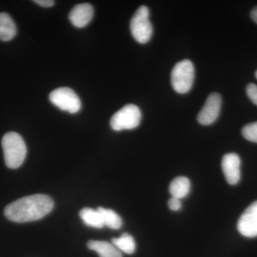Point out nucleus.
I'll return each instance as SVG.
<instances>
[{"label": "nucleus", "mask_w": 257, "mask_h": 257, "mask_svg": "<svg viewBox=\"0 0 257 257\" xmlns=\"http://www.w3.org/2000/svg\"><path fill=\"white\" fill-rule=\"evenodd\" d=\"M52 198L45 194H35L18 199L8 204L5 214L9 220L17 223L30 222L41 219L54 208Z\"/></svg>", "instance_id": "f257e3e1"}, {"label": "nucleus", "mask_w": 257, "mask_h": 257, "mask_svg": "<svg viewBox=\"0 0 257 257\" xmlns=\"http://www.w3.org/2000/svg\"><path fill=\"white\" fill-rule=\"evenodd\" d=\"M5 164L10 169H17L23 165L27 155V147L23 138L16 133H8L2 141Z\"/></svg>", "instance_id": "f03ea898"}, {"label": "nucleus", "mask_w": 257, "mask_h": 257, "mask_svg": "<svg viewBox=\"0 0 257 257\" xmlns=\"http://www.w3.org/2000/svg\"><path fill=\"white\" fill-rule=\"evenodd\" d=\"M194 80V64L184 60L176 64L171 74L172 87L177 93L185 94L192 89Z\"/></svg>", "instance_id": "7ed1b4c3"}, {"label": "nucleus", "mask_w": 257, "mask_h": 257, "mask_svg": "<svg viewBox=\"0 0 257 257\" xmlns=\"http://www.w3.org/2000/svg\"><path fill=\"white\" fill-rule=\"evenodd\" d=\"M130 30L135 40L140 44L150 41L153 28L150 21V10L146 6H141L135 12L131 22Z\"/></svg>", "instance_id": "20e7f679"}, {"label": "nucleus", "mask_w": 257, "mask_h": 257, "mask_svg": "<svg viewBox=\"0 0 257 257\" xmlns=\"http://www.w3.org/2000/svg\"><path fill=\"white\" fill-rule=\"evenodd\" d=\"M141 119L140 108L135 104H126L113 115L110 120L111 127L116 132L134 130L140 125Z\"/></svg>", "instance_id": "39448f33"}, {"label": "nucleus", "mask_w": 257, "mask_h": 257, "mask_svg": "<svg viewBox=\"0 0 257 257\" xmlns=\"http://www.w3.org/2000/svg\"><path fill=\"white\" fill-rule=\"evenodd\" d=\"M50 100L61 110L75 114L81 109L80 99L78 95L68 87L57 88L50 94Z\"/></svg>", "instance_id": "423d86ee"}, {"label": "nucleus", "mask_w": 257, "mask_h": 257, "mask_svg": "<svg viewBox=\"0 0 257 257\" xmlns=\"http://www.w3.org/2000/svg\"><path fill=\"white\" fill-rule=\"evenodd\" d=\"M221 96L218 93H211L197 116V120L201 124L210 125L219 116L221 106Z\"/></svg>", "instance_id": "0eeeda50"}, {"label": "nucleus", "mask_w": 257, "mask_h": 257, "mask_svg": "<svg viewBox=\"0 0 257 257\" xmlns=\"http://www.w3.org/2000/svg\"><path fill=\"white\" fill-rule=\"evenodd\" d=\"M237 229L240 234L246 237L257 236V201L252 203L240 216Z\"/></svg>", "instance_id": "6e6552de"}, {"label": "nucleus", "mask_w": 257, "mask_h": 257, "mask_svg": "<svg viewBox=\"0 0 257 257\" xmlns=\"http://www.w3.org/2000/svg\"><path fill=\"white\" fill-rule=\"evenodd\" d=\"M221 168L226 182L235 185L241 179V160L235 153L225 155L221 161Z\"/></svg>", "instance_id": "1a4fd4ad"}, {"label": "nucleus", "mask_w": 257, "mask_h": 257, "mask_svg": "<svg viewBox=\"0 0 257 257\" xmlns=\"http://www.w3.org/2000/svg\"><path fill=\"white\" fill-rule=\"evenodd\" d=\"M94 15V8L90 4L82 3L74 7L69 13L71 23L77 28H83L90 23Z\"/></svg>", "instance_id": "9d476101"}, {"label": "nucleus", "mask_w": 257, "mask_h": 257, "mask_svg": "<svg viewBox=\"0 0 257 257\" xmlns=\"http://www.w3.org/2000/svg\"><path fill=\"white\" fill-rule=\"evenodd\" d=\"M87 247L96 251L99 257H122V253L112 243L104 241L91 240L88 241Z\"/></svg>", "instance_id": "9b49d317"}, {"label": "nucleus", "mask_w": 257, "mask_h": 257, "mask_svg": "<svg viewBox=\"0 0 257 257\" xmlns=\"http://www.w3.org/2000/svg\"><path fill=\"white\" fill-rule=\"evenodd\" d=\"M16 34V25L13 18L7 13H0V40L10 41L14 38Z\"/></svg>", "instance_id": "f8f14e48"}, {"label": "nucleus", "mask_w": 257, "mask_h": 257, "mask_svg": "<svg viewBox=\"0 0 257 257\" xmlns=\"http://www.w3.org/2000/svg\"><path fill=\"white\" fill-rule=\"evenodd\" d=\"M190 181L187 177H179L174 179L170 185V192L172 197L182 199L188 195L190 191Z\"/></svg>", "instance_id": "ddd939ff"}, {"label": "nucleus", "mask_w": 257, "mask_h": 257, "mask_svg": "<svg viewBox=\"0 0 257 257\" xmlns=\"http://www.w3.org/2000/svg\"><path fill=\"white\" fill-rule=\"evenodd\" d=\"M79 216L84 224L88 226L96 229H101L104 226L101 214L97 209L95 210L92 208H84L79 212Z\"/></svg>", "instance_id": "4468645a"}, {"label": "nucleus", "mask_w": 257, "mask_h": 257, "mask_svg": "<svg viewBox=\"0 0 257 257\" xmlns=\"http://www.w3.org/2000/svg\"><path fill=\"white\" fill-rule=\"evenodd\" d=\"M97 210L101 214L104 226L110 228L111 229H119L122 225V220L119 214L114 211L105 208L99 207Z\"/></svg>", "instance_id": "2eb2a0df"}, {"label": "nucleus", "mask_w": 257, "mask_h": 257, "mask_svg": "<svg viewBox=\"0 0 257 257\" xmlns=\"http://www.w3.org/2000/svg\"><path fill=\"white\" fill-rule=\"evenodd\" d=\"M111 243L114 245L121 252L133 254L136 250V243L131 235L124 233L119 238H114Z\"/></svg>", "instance_id": "dca6fc26"}, {"label": "nucleus", "mask_w": 257, "mask_h": 257, "mask_svg": "<svg viewBox=\"0 0 257 257\" xmlns=\"http://www.w3.org/2000/svg\"><path fill=\"white\" fill-rule=\"evenodd\" d=\"M243 138L251 143H257V121L243 126L241 131Z\"/></svg>", "instance_id": "f3484780"}, {"label": "nucleus", "mask_w": 257, "mask_h": 257, "mask_svg": "<svg viewBox=\"0 0 257 257\" xmlns=\"http://www.w3.org/2000/svg\"><path fill=\"white\" fill-rule=\"evenodd\" d=\"M246 94L250 100L257 105V85L253 83L248 84L246 87Z\"/></svg>", "instance_id": "a211bd4d"}, {"label": "nucleus", "mask_w": 257, "mask_h": 257, "mask_svg": "<svg viewBox=\"0 0 257 257\" xmlns=\"http://www.w3.org/2000/svg\"><path fill=\"white\" fill-rule=\"evenodd\" d=\"M168 206L171 210L175 211L180 210L181 208H182L181 199L175 197L171 198L169 200Z\"/></svg>", "instance_id": "6ab92c4d"}, {"label": "nucleus", "mask_w": 257, "mask_h": 257, "mask_svg": "<svg viewBox=\"0 0 257 257\" xmlns=\"http://www.w3.org/2000/svg\"><path fill=\"white\" fill-rule=\"evenodd\" d=\"M34 3L42 7V8H51L55 4V2L52 0H35Z\"/></svg>", "instance_id": "aec40b11"}, {"label": "nucleus", "mask_w": 257, "mask_h": 257, "mask_svg": "<svg viewBox=\"0 0 257 257\" xmlns=\"http://www.w3.org/2000/svg\"><path fill=\"white\" fill-rule=\"evenodd\" d=\"M251 18L257 24V7L251 10Z\"/></svg>", "instance_id": "412c9836"}, {"label": "nucleus", "mask_w": 257, "mask_h": 257, "mask_svg": "<svg viewBox=\"0 0 257 257\" xmlns=\"http://www.w3.org/2000/svg\"><path fill=\"white\" fill-rule=\"evenodd\" d=\"M255 76H256V78L257 79V71L256 72V73H255Z\"/></svg>", "instance_id": "4be33fe9"}]
</instances>
